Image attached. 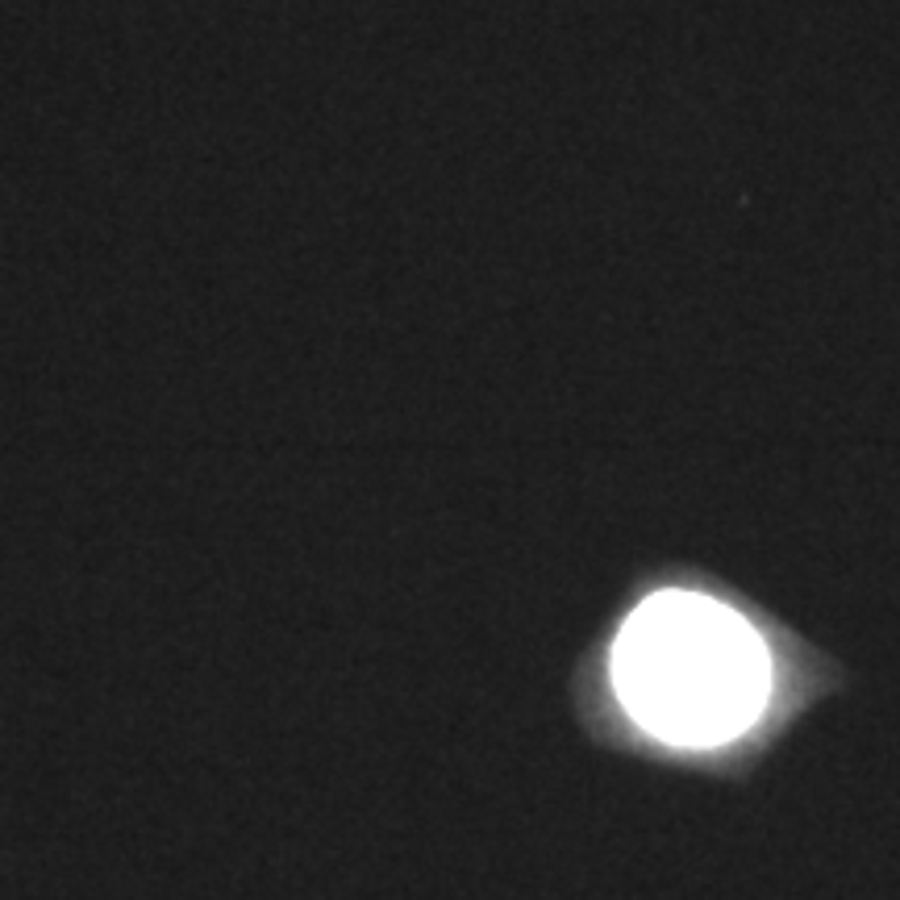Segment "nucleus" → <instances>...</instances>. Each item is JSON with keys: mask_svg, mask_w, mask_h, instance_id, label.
Wrapping results in <instances>:
<instances>
[{"mask_svg": "<svg viewBox=\"0 0 900 900\" xmlns=\"http://www.w3.org/2000/svg\"><path fill=\"white\" fill-rule=\"evenodd\" d=\"M625 709L667 742H726L767 705V646L709 596H650L613 650Z\"/></svg>", "mask_w": 900, "mask_h": 900, "instance_id": "f257e3e1", "label": "nucleus"}]
</instances>
